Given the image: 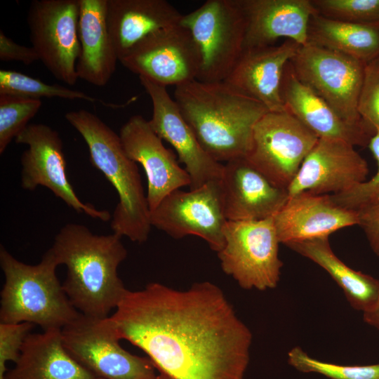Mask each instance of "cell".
Masks as SVG:
<instances>
[{"mask_svg":"<svg viewBox=\"0 0 379 379\" xmlns=\"http://www.w3.org/2000/svg\"><path fill=\"white\" fill-rule=\"evenodd\" d=\"M358 112L367 124L379 129V57L366 64Z\"/></svg>","mask_w":379,"mask_h":379,"instance_id":"cell-33","label":"cell"},{"mask_svg":"<svg viewBox=\"0 0 379 379\" xmlns=\"http://www.w3.org/2000/svg\"><path fill=\"white\" fill-rule=\"evenodd\" d=\"M288 363L300 372L328 379H379V364L349 366L326 362L310 357L300 347L288 352Z\"/></svg>","mask_w":379,"mask_h":379,"instance_id":"cell-29","label":"cell"},{"mask_svg":"<svg viewBox=\"0 0 379 379\" xmlns=\"http://www.w3.org/2000/svg\"><path fill=\"white\" fill-rule=\"evenodd\" d=\"M17 144L28 146L21 156V186L34 190L38 186L49 189L77 213L108 221L107 211L98 210L82 202L74 191L66 173V160L62 139L58 131L42 124H28L15 138Z\"/></svg>","mask_w":379,"mask_h":379,"instance_id":"cell-13","label":"cell"},{"mask_svg":"<svg viewBox=\"0 0 379 379\" xmlns=\"http://www.w3.org/2000/svg\"><path fill=\"white\" fill-rule=\"evenodd\" d=\"M64 347L82 366L103 379H154L155 367L148 357L132 354L109 317L82 314L61 329Z\"/></svg>","mask_w":379,"mask_h":379,"instance_id":"cell-8","label":"cell"},{"mask_svg":"<svg viewBox=\"0 0 379 379\" xmlns=\"http://www.w3.org/2000/svg\"><path fill=\"white\" fill-rule=\"evenodd\" d=\"M119 135L126 155L145 170L150 211L171 192L190 186L191 179L185 169L143 117L132 116L121 126Z\"/></svg>","mask_w":379,"mask_h":379,"instance_id":"cell-17","label":"cell"},{"mask_svg":"<svg viewBox=\"0 0 379 379\" xmlns=\"http://www.w3.org/2000/svg\"><path fill=\"white\" fill-rule=\"evenodd\" d=\"M247 25L244 50L274 46L280 38L307 44L316 11L311 0H241Z\"/></svg>","mask_w":379,"mask_h":379,"instance_id":"cell-22","label":"cell"},{"mask_svg":"<svg viewBox=\"0 0 379 379\" xmlns=\"http://www.w3.org/2000/svg\"><path fill=\"white\" fill-rule=\"evenodd\" d=\"M317 14L332 20L379 27V0H311Z\"/></svg>","mask_w":379,"mask_h":379,"instance_id":"cell-31","label":"cell"},{"mask_svg":"<svg viewBox=\"0 0 379 379\" xmlns=\"http://www.w3.org/2000/svg\"><path fill=\"white\" fill-rule=\"evenodd\" d=\"M79 0H34L27 22L32 47L57 79L73 86L80 53Z\"/></svg>","mask_w":379,"mask_h":379,"instance_id":"cell-11","label":"cell"},{"mask_svg":"<svg viewBox=\"0 0 379 379\" xmlns=\"http://www.w3.org/2000/svg\"><path fill=\"white\" fill-rule=\"evenodd\" d=\"M42 105L41 99L0 93V154L28 125Z\"/></svg>","mask_w":379,"mask_h":379,"instance_id":"cell-30","label":"cell"},{"mask_svg":"<svg viewBox=\"0 0 379 379\" xmlns=\"http://www.w3.org/2000/svg\"><path fill=\"white\" fill-rule=\"evenodd\" d=\"M0 60L3 61H19L29 65L36 60H39V58L32 47L18 44L1 30Z\"/></svg>","mask_w":379,"mask_h":379,"instance_id":"cell-36","label":"cell"},{"mask_svg":"<svg viewBox=\"0 0 379 379\" xmlns=\"http://www.w3.org/2000/svg\"><path fill=\"white\" fill-rule=\"evenodd\" d=\"M220 183L228 221L273 218L288 199L286 189L273 184L246 157L225 162Z\"/></svg>","mask_w":379,"mask_h":379,"instance_id":"cell-18","label":"cell"},{"mask_svg":"<svg viewBox=\"0 0 379 379\" xmlns=\"http://www.w3.org/2000/svg\"><path fill=\"white\" fill-rule=\"evenodd\" d=\"M290 62L297 78L342 118L356 125L368 124L358 112L365 63L310 43L300 46Z\"/></svg>","mask_w":379,"mask_h":379,"instance_id":"cell-9","label":"cell"},{"mask_svg":"<svg viewBox=\"0 0 379 379\" xmlns=\"http://www.w3.org/2000/svg\"><path fill=\"white\" fill-rule=\"evenodd\" d=\"M300 46L286 39L279 46L244 49L223 81L269 112L285 111L281 96L283 74Z\"/></svg>","mask_w":379,"mask_h":379,"instance_id":"cell-19","label":"cell"},{"mask_svg":"<svg viewBox=\"0 0 379 379\" xmlns=\"http://www.w3.org/2000/svg\"><path fill=\"white\" fill-rule=\"evenodd\" d=\"M368 173L367 162L354 146L340 140L319 138L287 188L288 197L302 192H344L364 182Z\"/></svg>","mask_w":379,"mask_h":379,"instance_id":"cell-16","label":"cell"},{"mask_svg":"<svg viewBox=\"0 0 379 379\" xmlns=\"http://www.w3.org/2000/svg\"><path fill=\"white\" fill-rule=\"evenodd\" d=\"M174 100L203 149L220 163L246 156L255 125L269 112L225 81L175 86Z\"/></svg>","mask_w":379,"mask_h":379,"instance_id":"cell-3","label":"cell"},{"mask_svg":"<svg viewBox=\"0 0 379 379\" xmlns=\"http://www.w3.org/2000/svg\"><path fill=\"white\" fill-rule=\"evenodd\" d=\"M109 318L119 338L142 350L163 379H244L252 334L211 282L128 290Z\"/></svg>","mask_w":379,"mask_h":379,"instance_id":"cell-1","label":"cell"},{"mask_svg":"<svg viewBox=\"0 0 379 379\" xmlns=\"http://www.w3.org/2000/svg\"><path fill=\"white\" fill-rule=\"evenodd\" d=\"M0 265L5 276L1 291V322H29L43 331L62 329L81 314L56 276L58 265L49 250L39 263L30 265L17 260L1 245Z\"/></svg>","mask_w":379,"mask_h":379,"instance_id":"cell-5","label":"cell"},{"mask_svg":"<svg viewBox=\"0 0 379 379\" xmlns=\"http://www.w3.org/2000/svg\"><path fill=\"white\" fill-rule=\"evenodd\" d=\"M280 243L316 238L359 223L358 213L335 204L330 194L302 192L288 197L273 217Z\"/></svg>","mask_w":379,"mask_h":379,"instance_id":"cell-21","label":"cell"},{"mask_svg":"<svg viewBox=\"0 0 379 379\" xmlns=\"http://www.w3.org/2000/svg\"><path fill=\"white\" fill-rule=\"evenodd\" d=\"M180 25L189 30L199 52L197 80L225 81L244 51L247 21L241 0H208L182 14Z\"/></svg>","mask_w":379,"mask_h":379,"instance_id":"cell-6","label":"cell"},{"mask_svg":"<svg viewBox=\"0 0 379 379\" xmlns=\"http://www.w3.org/2000/svg\"><path fill=\"white\" fill-rule=\"evenodd\" d=\"M107 2L79 0L77 74L79 79L100 87L109 82L119 61L107 27Z\"/></svg>","mask_w":379,"mask_h":379,"instance_id":"cell-25","label":"cell"},{"mask_svg":"<svg viewBox=\"0 0 379 379\" xmlns=\"http://www.w3.org/2000/svg\"><path fill=\"white\" fill-rule=\"evenodd\" d=\"M368 147L377 161L375 174L370 180H366L346 192L330 194L335 204L347 209L357 211L379 194V129H375Z\"/></svg>","mask_w":379,"mask_h":379,"instance_id":"cell-32","label":"cell"},{"mask_svg":"<svg viewBox=\"0 0 379 379\" xmlns=\"http://www.w3.org/2000/svg\"><path fill=\"white\" fill-rule=\"evenodd\" d=\"M318 140L287 110L268 112L255 125L245 157L273 184L287 190Z\"/></svg>","mask_w":379,"mask_h":379,"instance_id":"cell-10","label":"cell"},{"mask_svg":"<svg viewBox=\"0 0 379 379\" xmlns=\"http://www.w3.org/2000/svg\"><path fill=\"white\" fill-rule=\"evenodd\" d=\"M357 212L358 225L364 230L374 253L379 256V203H371Z\"/></svg>","mask_w":379,"mask_h":379,"instance_id":"cell-35","label":"cell"},{"mask_svg":"<svg viewBox=\"0 0 379 379\" xmlns=\"http://www.w3.org/2000/svg\"><path fill=\"white\" fill-rule=\"evenodd\" d=\"M139 79L152 103L150 126L162 140L173 147L179 162L185 165L191 179L190 190L220 180L224 164L203 149L166 86L145 77H139Z\"/></svg>","mask_w":379,"mask_h":379,"instance_id":"cell-15","label":"cell"},{"mask_svg":"<svg viewBox=\"0 0 379 379\" xmlns=\"http://www.w3.org/2000/svg\"><path fill=\"white\" fill-rule=\"evenodd\" d=\"M121 238L115 233L98 235L83 225L68 223L48 249L58 265L67 267L63 290L84 315L108 317L128 291L117 272L127 257Z\"/></svg>","mask_w":379,"mask_h":379,"instance_id":"cell-2","label":"cell"},{"mask_svg":"<svg viewBox=\"0 0 379 379\" xmlns=\"http://www.w3.org/2000/svg\"><path fill=\"white\" fill-rule=\"evenodd\" d=\"M34 325L29 322L0 323V379H4L8 371L6 363L18 360L23 343Z\"/></svg>","mask_w":379,"mask_h":379,"instance_id":"cell-34","label":"cell"},{"mask_svg":"<svg viewBox=\"0 0 379 379\" xmlns=\"http://www.w3.org/2000/svg\"><path fill=\"white\" fill-rule=\"evenodd\" d=\"M182 16L166 0H107V27L119 61L149 35L179 25Z\"/></svg>","mask_w":379,"mask_h":379,"instance_id":"cell-23","label":"cell"},{"mask_svg":"<svg viewBox=\"0 0 379 379\" xmlns=\"http://www.w3.org/2000/svg\"><path fill=\"white\" fill-rule=\"evenodd\" d=\"M65 118L85 140L92 165L117 192L119 202L111 220L114 233L145 242L152 227L147 194L138 165L126 155L119 134L86 109L70 111Z\"/></svg>","mask_w":379,"mask_h":379,"instance_id":"cell-4","label":"cell"},{"mask_svg":"<svg viewBox=\"0 0 379 379\" xmlns=\"http://www.w3.org/2000/svg\"><path fill=\"white\" fill-rule=\"evenodd\" d=\"M119 62L138 77L178 86L197 79L200 55L189 30L179 24L149 35Z\"/></svg>","mask_w":379,"mask_h":379,"instance_id":"cell-14","label":"cell"},{"mask_svg":"<svg viewBox=\"0 0 379 379\" xmlns=\"http://www.w3.org/2000/svg\"><path fill=\"white\" fill-rule=\"evenodd\" d=\"M0 93L40 99L41 97L84 100L94 102L97 98L59 84H48L14 70H0Z\"/></svg>","mask_w":379,"mask_h":379,"instance_id":"cell-28","label":"cell"},{"mask_svg":"<svg viewBox=\"0 0 379 379\" xmlns=\"http://www.w3.org/2000/svg\"><path fill=\"white\" fill-rule=\"evenodd\" d=\"M281 96L286 109L319 138L340 140L354 147H366L375 132L368 124L356 125L342 118L297 78L290 62L283 74Z\"/></svg>","mask_w":379,"mask_h":379,"instance_id":"cell-20","label":"cell"},{"mask_svg":"<svg viewBox=\"0 0 379 379\" xmlns=\"http://www.w3.org/2000/svg\"><path fill=\"white\" fill-rule=\"evenodd\" d=\"M286 246L323 268L343 290L354 309L365 312L379 302V279L345 265L333 253L328 237L291 242Z\"/></svg>","mask_w":379,"mask_h":379,"instance_id":"cell-26","label":"cell"},{"mask_svg":"<svg viewBox=\"0 0 379 379\" xmlns=\"http://www.w3.org/2000/svg\"><path fill=\"white\" fill-rule=\"evenodd\" d=\"M154 379H163L160 375H158Z\"/></svg>","mask_w":379,"mask_h":379,"instance_id":"cell-38","label":"cell"},{"mask_svg":"<svg viewBox=\"0 0 379 379\" xmlns=\"http://www.w3.org/2000/svg\"><path fill=\"white\" fill-rule=\"evenodd\" d=\"M225 243L217 253L222 271L244 289L275 288L283 262L273 218L248 221H227Z\"/></svg>","mask_w":379,"mask_h":379,"instance_id":"cell-7","label":"cell"},{"mask_svg":"<svg viewBox=\"0 0 379 379\" xmlns=\"http://www.w3.org/2000/svg\"><path fill=\"white\" fill-rule=\"evenodd\" d=\"M4 379H103L79 363L64 347L61 329L29 333Z\"/></svg>","mask_w":379,"mask_h":379,"instance_id":"cell-24","label":"cell"},{"mask_svg":"<svg viewBox=\"0 0 379 379\" xmlns=\"http://www.w3.org/2000/svg\"><path fill=\"white\" fill-rule=\"evenodd\" d=\"M363 319L379 331V302L371 310L363 312Z\"/></svg>","mask_w":379,"mask_h":379,"instance_id":"cell-37","label":"cell"},{"mask_svg":"<svg viewBox=\"0 0 379 379\" xmlns=\"http://www.w3.org/2000/svg\"><path fill=\"white\" fill-rule=\"evenodd\" d=\"M307 43L367 64L379 57V27L332 20L316 13L310 20Z\"/></svg>","mask_w":379,"mask_h":379,"instance_id":"cell-27","label":"cell"},{"mask_svg":"<svg viewBox=\"0 0 379 379\" xmlns=\"http://www.w3.org/2000/svg\"><path fill=\"white\" fill-rule=\"evenodd\" d=\"M227 221L220 180L188 192L176 190L150 211L152 227L178 239L197 236L217 253L224 246V229Z\"/></svg>","mask_w":379,"mask_h":379,"instance_id":"cell-12","label":"cell"}]
</instances>
